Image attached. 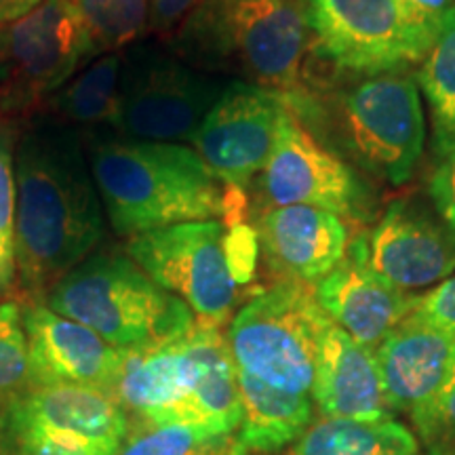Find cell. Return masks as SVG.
Listing matches in <instances>:
<instances>
[{"mask_svg": "<svg viewBox=\"0 0 455 455\" xmlns=\"http://www.w3.org/2000/svg\"><path fill=\"white\" fill-rule=\"evenodd\" d=\"M15 268L38 304L104 238V203L83 133L51 114L28 118L15 144Z\"/></svg>", "mask_w": 455, "mask_h": 455, "instance_id": "6da1fadb", "label": "cell"}, {"mask_svg": "<svg viewBox=\"0 0 455 455\" xmlns=\"http://www.w3.org/2000/svg\"><path fill=\"white\" fill-rule=\"evenodd\" d=\"M169 51L215 76L308 93L312 34L298 0H201L169 34Z\"/></svg>", "mask_w": 455, "mask_h": 455, "instance_id": "7a4b0ae2", "label": "cell"}, {"mask_svg": "<svg viewBox=\"0 0 455 455\" xmlns=\"http://www.w3.org/2000/svg\"><path fill=\"white\" fill-rule=\"evenodd\" d=\"M114 398L129 426L184 424L236 435L243 419L228 338L198 323L175 339L123 350Z\"/></svg>", "mask_w": 455, "mask_h": 455, "instance_id": "3957f363", "label": "cell"}, {"mask_svg": "<svg viewBox=\"0 0 455 455\" xmlns=\"http://www.w3.org/2000/svg\"><path fill=\"white\" fill-rule=\"evenodd\" d=\"M87 155L118 236L224 218V184L192 148L95 133Z\"/></svg>", "mask_w": 455, "mask_h": 455, "instance_id": "277c9868", "label": "cell"}, {"mask_svg": "<svg viewBox=\"0 0 455 455\" xmlns=\"http://www.w3.org/2000/svg\"><path fill=\"white\" fill-rule=\"evenodd\" d=\"M47 306L118 350L163 344L196 325L192 310L127 253H93L47 295Z\"/></svg>", "mask_w": 455, "mask_h": 455, "instance_id": "5b68a950", "label": "cell"}, {"mask_svg": "<svg viewBox=\"0 0 455 455\" xmlns=\"http://www.w3.org/2000/svg\"><path fill=\"white\" fill-rule=\"evenodd\" d=\"M329 323L312 284L276 281L253 295L228 327L236 371L270 388L312 396L318 346Z\"/></svg>", "mask_w": 455, "mask_h": 455, "instance_id": "8992f818", "label": "cell"}, {"mask_svg": "<svg viewBox=\"0 0 455 455\" xmlns=\"http://www.w3.org/2000/svg\"><path fill=\"white\" fill-rule=\"evenodd\" d=\"M93 57L74 0H44L30 15L0 28V118H32Z\"/></svg>", "mask_w": 455, "mask_h": 455, "instance_id": "52a82bcc", "label": "cell"}, {"mask_svg": "<svg viewBox=\"0 0 455 455\" xmlns=\"http://www.w3.org/2000/svg\"><path fill=\"white\" fill-rule=\"evenodd\" d=\"M339 144L392 186L411 180L424 152L426 118L418 83L405 70L365 76L338 101Z\"/></svg>", "mask_w": 455, "mask_h": 455, "instance_id": "ba28073f", "label": "cell"}, {"mask_svg": "<svg viewBox=\"0 0 455 455\" xmlns=\"http://www.w3.org/2000/svg\"><path fill=\"white\" fill-rule=\"evenodd\" d=\"M230 81L196 70L178 55L135 43L123 51L118 133L131 140L192 144Z\"/></svg>", "mask_w": 455, "mask_h": 455, "instance_id": "9c48e42d", "label": "cell"}, {"mask_svg": "<svg viewBox=\"0 0 455 455\" xmlns=\"http://www.w3.org/2000/svg\"><path fill=\"white\" fill-rule=\"evenodd\" d=\"M312 34V51L344 72L375 76L422 61L436 30L401 0H298Z\"/></svg>", "mask_w": 455, "mask_h": 455, "instance_id": "30bf717a", "label": "cell"}, {"mask_svg": "<svg viewBox=\"0 0 455 455\" xmlns=\"http://www.w3.org/2000/svg\"><path fill=\"white\" fill-rule=\"evenodd\" d=\"M224 235L220 220L186 221L127 238L124 253L164 291L184 301L198 325L221 329L238 298V284L228 272Z\"/></svg>", "mask_w": 455, "mask_h": 455, "instance_id": "8fae6325", "label": "cell"}, {"mask_svg": "<svg viewBox=\"0 0 455 455\" xmlns=\"http://www.w3.org/2000/svg\"><path fill=\"white\" fill-rule=\"evenodd\" d=\"M129 419L114 395L87 386H30L0 401V441H41L118 455Z\"/></svg>", "mask_w": 455, "mask_h": 455, "instance_id": "7c38bea8", "label": "cell"}, {"mask_svg": "<svg viewBox=\"0 0 455 455\" xmlns=\"http://www.w3.org/2000/svg\"><path fill=\"white\" fill-rule=\"evenodd\" d=\"M284 110L287 100L278 91L230 81L192 146L221 184L244 190L268 163Z\"/></svg>", "mask_w": 455, "mask_h": 455, "instance_id": "4fadbf2b", "label": "cell"}, {"mask_svg": "<svg viewBox=\"0 0 455 455\" xmlns=\"http://www.w3.org/2000/svg\"><path fill=\"white\" fill-rule=\"evenodd\" d=\"M259 190L268 209L304 204L338 218H356L363 203L361 184L352 169L323 146L289 108L278 121L275 148L261 169Z\"/></svg>", "mask_w": 455, "mask_h": 455, "instance_id": "5bb4252c", "label": "cell"}, {"mask_svg": "<svg viewBox=\"0 0 455 455\" xmlns=\"http://www.w3.org/2000/svg\"><path fill=\"white\" fill-rule=\"evenodd\" d=\"M367 238V264L401 291L443 283L455 272V232L413 201L392 203Z\"/></svg>", "mask_w": 455, "mask_h": 455, "instance_id": "9a60e30c", "label": "cell"}, {"mask_svg": "<svg viewBox=\"0 0 455 455\" xmlns=\"http://www.w3.org/2000/svg\"><path fill=\"white\" fill-rule=\"evenodd\" d=\"M315 298L335 325L371 352L418 304V295L401 291L367 264L365 236H356L344 259L315 284Z\"/></svg>", "mask_w": 455, "mask_h": 455, "instance_id": "2e32d148", "label": "cell"}, {"mask_svg": "<svg viewBox=\"0 0 455 455\" xmlns=\"http://www.w3.org/2000/svg\"><path fill=\"white\" fill-rule=\"evenodd\" d=\"M24 329L30 355V386H87L114 395L123 350L43 304L26 308Z\"/></svg>", "mask_w": 455, "mask_h": 455, "instance_id": "e0dca14e", "label": "cell"}, {"mask_svg": "<svg viewBox=\"0 0 455 455\" xmlns=\"http://www.w3.org/2000/svg\"><path fill=\"white\" fill-rule=\"evenodd\" d=\"M259 253L278 281L315 284L344 259L348 230L325 209L276 207L259 215L255 226Z\"/></svg>", "mask_w": 455, "mask_h": 455, "instance_id": "ac0fdd59", "label": "cell"}, {"mask_svg": "<svg viewBox=\"0 0 455 455\" xmlns=\"http://www.w3.org/2000/svg\"><path fill=\"white\" fill-rule=\"evenodd\" d=\"M449 335L418 312L403 318L373 352L384 403L392 418L411 415L439 388L453 348Z\"/></svg>", "mask_w": 455, "mask_h": 455, "instance_id": "d6986e66", "label": "cell"}, {"mask_svg": "<svg viewBox=\"0 0 455 455\" xmlns=\"http://www.w3.org/2000/svg\"><path fill=\"white\" fill-rule=\"evenodd\" d=\"M312 401L323 418L355 422L395 419L384 403L373 352L333 321L318 346Z\"/></svg>", "mask_w": 455, "mask_h": 455, "instance_id": "ffe728a7", "label": "cell"}, {"mask_svg": "<svg viewBox=\"0 0 455 455\" xmlns=\"http://www.w3.org/2000/svg\"><path fill=\"white\" fill-rule=\"evenodd\" d=\"M243 403V419L236 441L247 453H276L298 443L315 422V401L308 395H291L236 371Z\"/></svg>", "mask_w": 455, "mask_h": 455, "instance_id": "44dd1931", "label": "cell"}, {"mask_svg": "<svg viewBox=\"0 0 455 455\" xmlns=\"http://www.w3.org/2000/svg\"><path fill=\"white\" fill-rule=\"evenodd\" d=\"M121 72L123 51L93 57L49 100V114L81 133L87 129L95 135L104 127L118 133Z\"/></svg>", "mask_w": 455, "mask_h": 455, "instance_id": "7402d4cb", "label": "cell"}, {"mask_svg": "<svg viewBox=\"0 0 455 455\" xmlns=\"http://www.w3.org/2000/svg\"><path fill=\"white\" fill-rule=\"evenodd\" d=\"M293 455H424L418 436L396 419L323 418L295 443Z\"/></svg>", "mask_w": 455, "mask_h": 455, "instance_id": "603a6c76", "label": "cell"}, {"mask_svg": "<svg viewBox=\"0 0 455 455\" xmlns=\"http://www.w3.org/2000/svg\"><path fill=\"white\" fill-rule=\"evenodd\" d=\"M418 78L430 106L432 146L439 155L455 141V4L441 20Z\"/></svg>", "mask_w": 455, "mask_h": 455, "instance_id": "cb8c5ba5", "label": "cell"}, {"mask_svg": "<svg viewBox=\"0 0 455 455\" xmlns=\"http://www.w3.org/2000/svg\"><path fill=\"white\" fill-rule=\"evenodd\" d=\"M247 453L236 435H220L204 426H129L118 455H236Z\"/></svg>", "mask_w": 455, "mask_h": 455, "instance_id": "d4e9b609", "label": "cell"}, {"mask_svg": "<svg viewBox=\"0 0 455 455\" xmlns=\"http://www.w3.org/2000/svg\"><path fill=\"white\" fill-rule=\"evenodd\" d=\"M89 30L93 55L118 53L148 34L150 0H74Z\"/></svg>", "mask_w": 455, "mask_h": 455, "instance_id": "484cf974", "label": "cell"}, {"mask_svg": "<svg viewBox=\"0 0 455 455\" xmlns=\"http://www.w3.org/2000/svg\"><path fill=\"white\" fill-rule=\"evenodd\" d=\"M409 418L424 455H455V341L441 386Z\"/></svg>", "mask_w": 455, "mask_h": 455, "instance_id": "4316f807", "label": "cell"}, {"mask_svg": "<svg viewBox=\"0 0 455 455\" xmlns=\"http://www.w3.org/2000/svg\"><path fill=\"white\" fill-rule=\"evenodd\" d=\"M15 135L13 123L0 118V281L4 289L17 278L15 268Z\"/></svg>", "mask_w": 455, "mask_h": 455, "instance_id": "83f0119b", "label": "cell"}, {"mask_svg": "<svg viewBox=\"0 0 455 455\" xmlns=\"http://www.w3.org/2000/svg\"><path fill=\"white\" fill-rule=\"evenodd\" d=\"M30 355L24 312L17 304H0V401L30 388Z\"/></svg>", "mask_w": 455, "mask_h": 455, "instance_id": "f1b7e54d", "label": "cell"}, {"mask_svg": "<svg viewBox=\"0 0 455 455\" xmlns=\"http://www.w3.org/2000/svg\"><path fill=\"white\" fill-rule=\"evenodd\" d=\"M226 226L224 255L228 272L236 284H249L255 276V266L259 258L258 232L247 221H232Z\"/></svg>", "mask_w": 455, "mask_h": 455, "instance_id": "f546056e", "label": "cell"}, {"mask_svg": "<svg viewBox=\"0 0 455 455\" xmlns=\"http://www.w3.org/2000/svg\"><path fill=\"white\" fill-rule=\"evenodd\" d=\"M428 192L439 218L445 221L449 230L455 232V141L436 155Z\"/></svg>", "mask_w": 455, "mask_h": 455, "instance_id": "4dcf8cb0", "label": "cell"}, {"mask_svg": "<svg viewBox=\"0 0 455 455\" xmlns=\"http://www.w3.org/2000/svg\"><path fill=\"white\" fill-rule=\"evenodd\" d=\"M415 312L422 315L430 325L455 338V275L445 278L426 295H418Z\"/></svg>", "mask_w": 455, "mask_h": 455, "instance_id": "1f68e13d", "label": "cell"}, {"mask_svg": "<svg viewBox=\"0 0 455 455\" xmlns=\"http://www.w3.org/2000/svg\"><path fill=\"white\" fill-rule=\"evenodd\" d=\"M198 3L201 0H150L148 32L156 36H169Z\"/></svg>", "mask_w": 455, "mask_h": 455, "instance_id": "d6a6232c", "label": "cell"}, {"mask_svg": "<svg viewBox=\"0 0 455 455\" xmlns=\"http://www.w3.org/2000/svg\"><path fill=\"white\" fill-rule=\"evenodd\" d=\"M401 4L413 17H418L422 24L430 26L432 30L439 32L441 20L445 17L447 11L453 7L455 0H401Z\"/></svg>", "mask_w": 455, "mask_h": 455, "instance_id": "836d02e7", "label": "cell"}, {"mask_svg": "<svg viewBox=\"0 0 455 455\" xmlns=\"http://www.w3.org/2000/svg\"><path fill=\"white\" fill-rule=\"evenodd\" d=\"M0 455H93L41 441H0Z\"/></svg>", "mask_w": 455, "mask_h": 455, "instance_id": "e575fe53", "label": "cell"}, {"mask_svg": "<svg viewBox=\"0 0 455 455\" xmlns=\"http://www.w3.org/2000/svg\"><path fill=\"white\" fill-rule=\"evenodd\" d=\"M44 0H0V28L15 24L21 17L30 15Z\"/></svg>", "mask_w": 455, "mask_h": 455, "instance_id": "d590c367", "label": "cell"}, {"mask_svg": "<svg viewBox=\"0 0 455 455\" xmlns=\"http://www.w3.org/2000/svg\"><path fill=\"white\" fill-rule=\"evenodd\" d=\"M7 291V289H4V284H3V281H0V293H4Z\"/></svg>", "mask_w": 455, "mask_h": 455, "instance_id": "8d00e7d4", "label": "cell"}, {"mask_svg": "<svg viewBox=\"0 0 455 455\" xmlns=\"http://www.w3.org/2000/svg\"><path fill=\"white\" fill-rule=\"evenodd\" d=\"M236 455H247V453H236Z\"/></svg>", "mask_w": 455, "mask_h": 455, "instance_id": "74e56055", "label": "cell"}]
</instances>
